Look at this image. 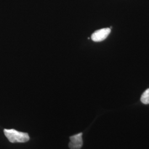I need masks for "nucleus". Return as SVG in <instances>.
<instances>
[{
  "label": "nucleus",
  "instance_id": "1",
  "mask_svg": "<svg viewBox=\"0 0 149 149\" xmlns=\"http://www.w3.org/2000/svg\"><path fill=\"white\" fill-rule=\"evenodd\" d=\"M6 137L12 143H26L29 140V136L27 133L18 132L15 129H4Z\"/></svg>",
  "mask_w": 149,
  "mask_h": 149
},
{
  "label": "nucleus",
  "instance_id": "2",
  "mask_svg": "<svg viewBox=\"0 0 149 149\" xmlns=\"http://www.w3.org/2000/svg\"><path fill=\"white\" fill-rule=\"evenodd\" d=\"M111 28H103L100 30L96 31L94 32L92 36L91 39L93 41L96 42H99L104 40L106 39L107 37L109 36V34L111 33Z\"/></svg>",
  "mask_w": 149,
  "mask_h": 149
},
{
  "label": "nucleus",
  "instance_id": "3",
  "mask_svg": "<svg viewBox=\"0 0 149 149\" xmlns=\"http://www.w3.org/2000/svg\"><path fill=\"white\" fill-rule=\"evenodd\" d=\"M82 133L76 134L70 137L69 147L70 149H80L83 145Z\"/></svg>",
  "mask_w": 149,
  "mask_h": 149
},
{
  "label": "nucleus",
  "instance_id": "4",
  "mask_svg": "<svg viewBox=\"0 0 149 149\" xmlns=\"http://www.w3.org/2000/svg\"><path fill=\"white\" fill-rule=\"evenodd\" d=\"M141 101L145 104H149V88L145 91L141 97Z\"/></svg>",
  "mask_w": 149,
  "mask_h": 149
}]
</instances>
